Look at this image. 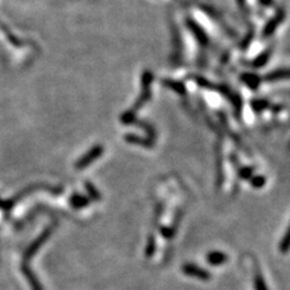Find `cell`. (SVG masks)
Listing matches in <instances>:
<instances>
[{"instance_id":"6da1fadb","label":"cell","mask_w":290,"mask_h":290,"mask_svg":"<svg viewBox=\"0 0 290 290\" xmlns=\"http://www.w3.org/2000/svg\"><path fill=\"white\" fill-rule=\"evenodd\" d=\"M181 272L186 276L192 277V278H197L199 281L207 282L212 278V274L209 273L207 270L202 269L199 265L191 264V262H186L181 266Z\"/></svg>"},{"instance_id":"7a4b0ae2","label":"cell","mask_w":290,"mask_h":290,"mask_svg":"<svg viewBox=\"0 0 290 290\" xmlns=\"http://www.w3.org/2000/svg\"><path fill=\"white\" fill-rule=\"evenodd\" d=\"M102 154H103V147H102V146H94L93 149L91 150V151H89V154L85 155L84 157H81V159H80L79 161L76 162L75 167H76L77 169L86 168V167L90 166L92 162L96 161L98 157H101Z\"/></svg>"},{"instance_id":"3957f363","label":"cell","mask_w":290,"mask_h":290,"mask_svg":"<svg viewBox=\"0 0 290 290\" xmlns=\"http://www.w3.org/2000/svg\"><path fill=\"white\" fill-rule=\"evenodd\" d=\"M227 260H229V256H227V254H225L224 252L214 251L207 255V262H208L209 265H212V266H220V265L226 264Z\"/></svg>"},{"instance_id":"277c9868","label":"cell","mask_w":290,"mask_h":290,"mask_svg":"<svg viewBox=\"0 0 290 290\" xmlns=\"http://www.w3.org/2000/svg\"><path fill=\"white\" fill-rule=\"evenodd\" d=\"M71 203L72 206L76 209L84 208V207L89 206V199H87V197L81 196V195H74V196H72L71 199Z\"/></svg>"},{"instance_id":"5b68a950","label":"cell","mask_w":290,"mask_h":290,"mask_svg":"<svg viewBox=\"0 0 290 290\" xmlns=\"http://www.w3.org/2000/svg\"><path fill=\"white\" fill-rule=\"evenodd\" d=\"M155 251H156V238H155L154 235H149L147 237V242H146V247H145V256L146 257H151L152 255L155 254Z\"/></svg>"},{"instance_id":"8992f818","label":"cell","mask_w":290,"mask_h":290,"mask_svg":"<svg viewBox=\"0 0 290 290\" xmlns=\"http://www.w3.org/2000/svg\"><path fill=\"white\" fill-rule=\"evenodd\" d=\"M290 251V225L287 229L286 234H284L283 238L281 239V243H279V252L282 254H287Z\"/></svg>"},{"instance_id":"52a82bcc","label":"cell","mask_w":290,"mask_h":290,"mask_svg":"<svg viewBox=\"0 0 290 290\" xmlns=\"http://www.w3.org/2000/svg\"><path fill=\"white\" fill-rule=\"evenodd\" d=\"M85 187H86L87 194H89V196L91 197L92 199H94V201H101L102 195H101V192L98 191V189L94 186V185H92L91 182L87 181L86 184H85Z\"/></svg>"},{"instance_id":"ba28073f","label":"cell","mask_w":290,"mask_h":290,"mask_svg":"<svg viewBox=\"0 0 290 290\" xmlns=\"http://www.w3.org/2000/svg\"><path fill=\"white\" fill-rule=\"evenodd\" d=\"M254 287L255 290H269L266 283H265L264 277H262V274L259 271L255 272L254 274Z\"/></svg>"},{"instance_id":"9c48e42d","label":"cell","mask_w":290,"mask_h":290,"mask_svg":"<svg viewBox=\"0 0 290 290\" xmlns=\"http://www.w3.org/2000/svg\"><path fill=\"white\" fill-rule=\"evenodd\" d=\"M265 182H266V179L262 176H253L251 178V185L254 189H261L265 186Z\"/></svg>"},{"instance_id":"30bf717a","label":"cell","mask_w":290,"mask_h":290,"mask_svg":"<svg viewBox=\"0 0 290 290\" xmlns=\"http://www.w3.org/2000/svg\"><path fill=\"white\" fill-rule=\"evenodd\" d=\"M254 169L248 168V167H243V168L238 169V178L243 179V181H251V178L253 177Z\"/></svg>"},{"instance_id":"8fae6325","label":"cell","mask_w":290,"mask_h":290,"mask_svg":"<svg viewBox=\"0 0 290 290\" xmlns=\"http://www.w3.org/2000/svg\"><path fill=\"white\" fill-rule=\"evenodd\" d=\"M160 231H161V236L164 237L166 239H171V238H173V236H176V232L173 231V229H172V227L162 226L161 229H160Z\"/></svg>"},{"instance_id":"7c38bea8","label":"cell","mask_w":290,"mask_h":290,"mask_svg":"<svg viewBox=\"0 0 290 290\" xmlns=\"http://www.w3.org/2000/svg\"><path fill=\"white\" fill-rule=\"evenodd\" d=\"M127 141L131 142V143H138V144H142V145H143V146H150L149 143H147L146 141H143V139L137 138V137H133V136L127 137Z\"/></svg>"}]
</instances>
